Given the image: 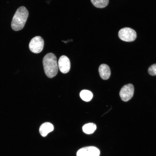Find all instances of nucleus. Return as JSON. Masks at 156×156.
<instances>
[{
	"label": "nucleus",
	"instance_id": "obj_1",
	"mask_svg": "<svg viewBox=\"0 0 156 156\" xmlns=\"http://www.w3.org/2000/svg\"><path fill=\"white\" fill-rule=\"evenodd\" d=\"M42 63L44 72L48 77L52 78L57 75L58 66L56 57L53 53H50L45 55Z\"/></svg>",
	"mask_w": 156,
	"mask_h": 156
},
{
	"label": "nucleus",
	"instance_id": "obj_2",
	"mask_svg": "<svg viewBox=\"0 0 156 156\" xmlns=\"http://www.w3.org/2000/svg\"><path fill=\"white\" fill-rule=\"evenodd\" d=\"M29 15V12L24 6L18 8L12 18L11 26L15 31L22 29L24 27Z\"/></svg>",
	"mask_w": 156,
	"mask_h": 156
},
{
	"label": "nucleus",
	"instance_id": "obj_3",
	"mask_svg": "<svg viewBox=\"0 0 156 156\" xmlns=\"http://www.w3.org/2000/svg\"><path fill=\"white\" fill-rule=\"evenodd\" d=\"M118 35L121 40L127 42L134 41L137 37L135 31L129 27H125L120 29L118 32Z\"/></svg>",
	"mask_w": 156,
	"mask_h": 156
},
{
	"label": "nucleus",
	"instance_id": "obj_4",
	"mask_svg": "<svg viewBox=\"0 0 156 156\" xmlns=\"http://www.w3.org/2000/svg\"><path fill=\"white\" fill-rule=\"evenodd\" d=\"M44 46V41L40 36H36L31 40L29 48L32 52L38 53L40 52L43 50Z\"/></svg>",
	"mask_w": 156,
	"mask_h": 156
},
{
	"label": "nucleus",
	"instance_id": "obj_5",
	"mask_svg": "<svg viewBox=\"0 0 156 156\" xmlns=\"http://www.w3.org/2000/svg\"><path fill=\"white\" fill-rule=\"evenodd\" d=\"M134 92V87L131 84H128L123 86L120 92V96L123 101L126 102L133 97Z\"/></svg>",
	"mask_w": 156,
	"mask_h": 156
},
{
	"label": "nucleus",
	"instance_id": "obj_6",
	"mask_svg": "<svg viewBox=\"0 0 156 156\" xmlns=\"http://www.w3.org/2000/svg\"><path fill=\"white\" fill-rule=\"evenodd\" d=\"M100 152L97 148L92 146L86 147L79 150L77 156H99Z\"/></svg>",
	"mask_w": 156,
	"mask_h": 156
},
{
	"label": "nucleus",
	"instance_id": "obj_7",
	"mask_svg": "<svg viewBox=\"0 0 156 156\" xmlns=\"http://www.w3.org/2000/svg\"><path fill=\"white\" fill-rule=\"evenodd\" d=\"M58 66L60 71L63 73H66L70 70V67L69 59L66 56H60L58 61Z\"/></svg>",
	"mask_w": 156,
	"mask_h": 156
},
{
	"label": "nucleus",
	"instance_id": "obj_8",
	"mask_svg": "<svg viewBox=\"0 0 156 156\" xmlns=\"http://www.w3.org/2000/svg\"><path fill=\"white\" fill-rule=\"evenodd\" d=\"M99 75L101 78L104 80L108 79L111 75V71L109 67L107 64H101L99 68Z\"/></svg>",
	"mask_w": 156,
	"mask_h": 156
},
{
	"label": "nucleus",
	"instance_id": "obj_9",
	"mask_svg": "<svg viewBox=\"0 0 156 156\" xmlns=\"http://www.w3.org/2000/svg\"><path fill=\"white\" fill-rule=\"evenodd\" d=\"M53 129L54 127L52 124L49 122H46L40 126L39 128V132L41 135L44 137Z\"/></svg>",
	"mask_w": 156,
	"mask_h": 156
},
{
	"label": "nucleus",
	"instance_id": "obj_10",
	"mask_svg": "<svg viewBox=\"0 0 156 156\" xmlns=\"http://www.w3.org/2000/svg\"><path fill=\"white\" fill-rule=\"evenodd\" d=\"M96 128V127L95 124L90 123L84 125L82 129L84 133L89 134L93 133Z\"/></svg>",
	"mask_w": 156,
	"mask_h": 156
},
{
	"label": "nucleus",
	"instance_id": "obj_11",
	"mask_svg": "<svg viewBox=\"0 0 156 156\" xmlns=\"http://www.w3.org/2000/svg\"><path fill=\"white\" fill-rule=\"evenodd\" d=\"M80 96L83 101L88 102L90 101L92 98L93 94L90 91L88 90H83L80 93Z\"/></svg>",
	"mask_w": 156,
	"mask_h": 156
},
{
	"label": "nucleus",
	"instance_id": "obj_12",
	"mask_svg": "<svg viewBox=\"0 0 156 156\" xmlns=\"http://www.w3.org/2000/svg\"><path fill=\"white\" fill-rule=\"evenodd\" d=\"M91 1L94 6L99 8L105 7L109 2V0H91Z\"/></svg>",
	"mask_w": 156,
	"mask_h": 156
},
{
	"label": "nucleus",
	"instance_id": "obj_13",
	"mask_svg": "<svg viewBox=\"0 0 156 156\" xmlns=\"http://www.w3.org/2000/svg\"><path fill=\"white\" fill-rule=\"evenodd\" d=\"M148 72L151 75H156V64L150 66L148 69Z\"/></svg>",
	"mask_w": 156,
	"mask_h": 156
}]
</instances>
